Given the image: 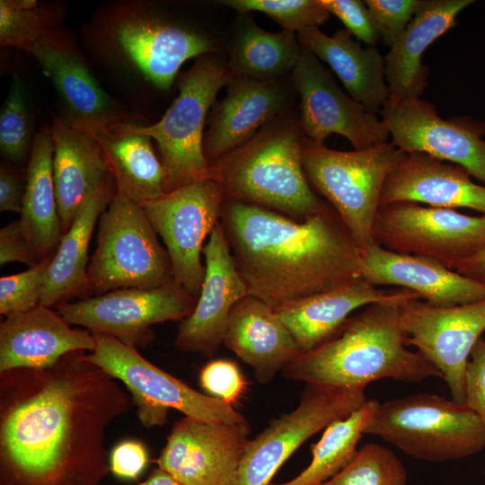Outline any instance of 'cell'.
<instances>
[{"label": "cell", "instance_id": "5bb4252c", "mask_svg": "<svg viewBox=\"0 0 485 485\" xmlns=\"http://www.w3.org/2000/svg\"><path fill=\"white\" fill-rule=\"evenodd\" d=\"M400 322L406 346L437 368L452 400L464 402L466 366L485 333V299L448 307L409 299L400 304Z\"/></svg>", "mask_w": 485, "mask_h": 485}, {"label": "cell", "instance_id": "1f68e13d", "mask_svg": "<svg viewBox=\"0 0 485 485\" xmlns=\"http://www.w3.org/2000/svg\"><path fill=\"white\" fill-rule=\"evenodd\" d=\"M54 146L49 128L35 137L25 177V193L17 220L42 261L52 257L63 236L53 178Z\"/></svg>", "mask_w": 485, "mask_h": 485}, {"label": "cell", "instance_id": "83f0119b", "mask_svg": "<svg viewBox=\"0 0 485 485\" xmlns=\"http://www.w3.org/2000/svg\"><path fill=\"white\" fill-rule=\"evenodd\" d=\"M53 178L62 234L90 196L111 176L100 146L85 133L53 116Z\"/></svg>", "mask_w": 485, "mask_h": 485}, {"label": "cell", "instance_id": "30bf717a", "mask_svg": "<svg viewBox=\"0 0 485 485\" xmlns=\"http://www.w3.org/2000/svg\"><path fill=\"white\" fill-rule=\"evenodd\" d=\"M374 241L386 250L433 259L455 270L485 248V215L409 201L391 203L378 210Z\"/></svg>", "mask_w": 485, "mask_h": 485}, {"label": "cell", "instance_id": "bcb514c9", "mask_svg": "<svg viewBox=\"0 0 485 485\" xmlns=\"http://www.w3.org/2000/svg\"><path fill=\"white\" fill-rule=\"evenodd\" d=\"M25 185L13 170L1 165L0 168V210L21 213Z\"/></svg>", "mask_w": 485, "mask_h": 485}, {"label": "cell", "instance_id": "f1b7e54d", "mask_svg": "<svg viewBox=\"0 0 485 485\" xmlns=\"http://www.w3.org/2000/svg\"><path fill=\"white\" fill-rule=\"evenodd\" d=\"M296 35L302 47L329 65L354 100L370 113L381 112L389 99V88L384 57L375 46L362 48L346 29L328 36L319 27H310Z\"/></svg>", "mask_w": 485, "mask_h": 485}, {"label": "cell", "instance_id": "ffe728a7", "mask_svg": "<svg viewBox=\"0 0 485 485\" xmlns=\"http://www.w3.org/2000/svg\"><path fill=\"white\" fill-rule=\"evenodd\" d=\"M114 35L121 49L156 87L171 89L188 59L218 51L205 33L151 16H130L117 23Z\"/></svg>", "mask_w": 485, "mask_h": 485}, {"label": "cell", "instance_id": "6da1fadb", "mask_svg": "<svg viewBox=\"0 0 485 485\" xmlns=\"http://www.w3.org/2000/svg\"><path fill=\"white\" fill-rule=\"evenodd\" d=\"M86 354L0 372V485H100L110 472L106 431L134 404Z\"/></svg>", "mask_w": 485, "mask_h": 485}, {"label": "cell", "instance_id": "7c38bea8", "mask_svg": "<svg viewBox=\"0 0 485 485\" xmlns=\"http://www.w3.org/2000/svg\"><path fill=\"white\" fill-rule=\"evenodd\" d=\"M366 400L365 389L306 384L293 410L249 439L235 485H270L278 469L306 440L348 416Z\"/></svg>", "mask_w": 485, "mask_h": 485}, {"label": "cell", "instance_id": "5b68a950", "mask_svg": "<svg viewBox=\"0 0 485 485\" xmlns=\"http://www.w3.org/2000/svg\"><path fill=\"white\" fill-rule=\"evenodd\" d=\"M365 434L417 460L458 461L485 448V428L464 403L430 392L379 402Z\"/></svg>", "mask_w": 485, "mask_h": 485}, {"label": "cell", "instance_id": "f546056e", "mask_svg": "<svg viewBox=\"0 0 485 485\" xmlns=\"http://www.w3.org/2000/svg\"><path fill=\"white\" fill-rule=\"evenodd\" d=\"M116 191L111 175L90 196L71 227L63 234L48 268L40 304L56 308L75 298L91 297L93 292L87 276L90 241L97 219Z\"/></svg>", "mask_w": 485, "mask_h": 485}, {"label": "cell", "instance_id": "9c48e42d", "mask_svg": "<svg viewBox=\"0 0 485 485\" xmlns=\"http://www.w3.org/2000/svg\"><path fill=\"white\" fill-rule=\"evenodd\" d=\"M92 333L95 347L87 359L123 384L145 428L164 425L172 409L211 424L248 423L233 406L191 388L151 363L137 348L108 334Z\"/></svg>", "mask_w": 485, "mask_h": 485}, {"label": "cell", "instance_id": "ac0fdd59", "mask_svg": "<svg viewBox=\"0 0 485 485\" xmlns=\"http://www.w3.org/2000/svg\"><path fill=\"white\" fill-rule=\"evenodd\" d=\"M205 278L192 313L179 325L173 346L181 352L211 357L216 353L234 304L248 290L234 260L220 221L202 251Z\"/></svg>", "mask_w": 485, "mask_h": 485}, {"label": "cell", "instance_id": "e0dca14e", "mask_svg": "<svg viewBox=\"0 0 485 485\" xmlns=\"http://www.w3.org/2000/svg\"><path fill=\"white\" fill-rule=\"evenodd\" d=\"M250 433L249 422L211 424L183 417L174 423L155 463L184 485H235Z\"/></svg>", "mask_w": 485, "mask_h": 485}, {"label": "cell", "instance_id": "d6986e66", "mask_svg": "<svg viewBox=\"0 0 485 485\" xmlns=\"http://www.w3.org/2000/svg\"><path fill=\"white\" fill-rule=\"evenodd\" d=\"M291 77L262 81L233 76L213 105L203 151L209 164L250 140L264 126L292 110Z\"/></svg>", "mask_w": 485, "mask_h": 485}, {"label": "cell", "instance_id": "484cf974", "mask_svg": "<svg viewBox=\"0 0 485 485\" xmlns=\"http://www.w3.org/2000/svg\"><path fill=\"white\" fill-rule=\"evenodd\" d=\"M223 344L252 368L260 384L271 382L302 353L275 310L251 295L233 307Z\"/></svg>", "mask_w": 485, "mask_h": 485}, {"label": "cell", "instance_id": "4fadbf2b", "mask_svg": "<svg viewBox=\"0 0 485 485\" xmlns=\"http://www.w3.org/2000/svg\"><path fill=\"white\" fill-rule=\"evenodd\" d=\"M197 299L173 279L153 288L117 289L60 304L56 310L69 324L137 348L153 340V325L188 317Z\"/></svg>", "mask_w": 485, "mask_h": 485}, {"label": "cell", "instance_id": "9a60e30c", "mask_svg": "<svg viewBox=\"0 0 485 485\" xmlns=\"http://www.w3.org/2000/svg\"><path fill=\"white\" fill-rule=\"evenodd\" d=\"M290 77L300 97L298 121L311 143L323 146L332 134L345 137L355 150L388 142L391 136L384 121L345 93L307 48L302 47Z\"/></svg>", "mask_w": 485, "mask_h": 485}, {"label": "cell", "instance_id": "7dc6e473", "mask_svg": "<svg viewBox=\"0 0 485 485\" xmlns=\"http://www.w3.org/2000/svg\"><path fill=\"white\" fill-rule=\"evenodd\" d=\"M455 270L480 284L485 285V248L460 264Z\"/></svg>", "mask_w": 485, "mask_h": 485}, {"label": "cell", "instance_id": "f35d334b", "mask_svg": "<svg viewBox=\"0 0 485 485\" xmlns=\"http://www.w3.org/2000/svg\"><path fill=\"white\" fill-rule=\"evenodd\" d=\"M53 257V256H52ZM52 257L29 269L0 278V313L5 317L27 312L40 304Z\"/></svg>", "mask_w": 485, "mask_h": 485}, {"label": "cell", "instance_id": "cb8c5ba5", "mask_svg": "<svg viewBox=\"0 0 485 485\" xmlns=\"http://www.w3.org/2000/svg\"><path fill=\"white\" fill-rule=\"evenodd\" d=\"M413 298L420 296L406 288H380L359 278L274 310L304 353L335 336L357 309L375 303L401 304Z\"/></svg>", "mask_w": 485, "mask_h": 485}, {"label": "cell", "instance_id": "3957f363", "mask_svg": "<svg viewBox=\"0 0 485 485\" xmlns=\"http://www.w3.org/2000/svg\"><path fill=\"white\" fill-rule=\"evenodd\" d=\"M400 304L366 305L331 340L301 353L282 370L283 375L305 384L348 389H366L386 378L406 383L442 378L436 366L406 346Z\"/></svg>", "mask_w": 485, "mask_h": 485}, {"label": "cell", "instance_id": "4dcf8cb0", "mask_svg": "<svg viewBox=\"0 0 485 485\" xmlns=\"http://www.w3.org/2000/svg\"><path fill=\"white\" fill-rule=\"evenodd\" d=\"M31 54L53 82L72 114L70 122L110 123L119 120L110 96L84 63L52 34L28 46Z\"/></svg>", "mask_w": 485, "mask_h": 485}, {"label": "cell", "instance_id": "4316f807", "mask_svg": "<svg viewBox=\"0 0 485 485\" xmlns=\"http://www.w3.org/2000/svg\"><path fill=\"white\" fill-rule=\"evenodd\" d=\"M101 147L117 190L138 204L170 191L167 172L154 152L151 138L120 120L69 122Z\"/></svg>", "mask_w": 485, "mask_h": 485}, {"label": "cell", "instance_id": "681fc988", "mask_svg": "<svg viewBox=\"0 0 485 485\" xmlns=\"http://www.w3.org/2000/svg\"><path fill=\"white\" fill-rule=\"evenodd\" d=\"M484 474H485V472H484Z\"/></svg>", "mask_w": 485, "mask_h": 485}, {"label": "cell", "instance_id": "7402d4cb", "mask_svg": "<svg viewBox=\"0 0 485 485\" xmlns=\"http://www.w3.org/2000/svg\"><path fill=\"white\" fill-rule=\"evenodd\" d=\"M70 325L57 311L40 304L5 317L0 323V372L44 369L68 353L93 351V333Z\"/></svg>", "mask_w": 485, "mask_h": 485}, {"label": "cell", "instance_id": "8fae6325", "mask_svg": "<svg viewBox=\"0 0 485 485\" xmlns=\"http://www.w3.org/2000/svg\"><path fill=\"white\" fill-rule=\"evenodd\" d=\"M225 198L217 181L199 178L141 204L165 244L173 279L196 298L206 273L204 242L220 221Z\"/></svg>", "mask_w": 485, "mask_h": 485}, {"label": "cell", "instance_id": "7a4b0ae2", "mask_svg": "<svg viewBox=\"0 0 485 485\" xmlns=\"http://www.w3.org/2000/svg\"><path fill=\"white\" fill-rule=\"evenodd\" d=\"M220 223L248 295L273 309L361 278V249L330 204L295 219L225 196Z\"/></svg>", "mask_w": 485, "mask_h": 485}, {"label": "cell", "instance_id": "ab89813d", "mask_svg": "<svg viewBox=\"0 0 485 485\" xmlns=\"http://www.w3.org/2000/svg\"><path fill=\"white\" fill-rule=\"evenodd\" d=\"M198 379L207 395L233 407L240 401L248 387L238 365L226 358L207 362L201 368Z\"/></svg>", "mask_w": 485, "mask_h": 485}, {"label": "cell", "instance_id": "44dd1931", "mask_svg": "<svg viewBox=\"0 0 485 485\" xmlns=\"http://www.w3.org/2000/svg\"><path fill=\"white\" fill-rule=\"evenodd\" d=\"M361 278L375 287L409 289L438 307L485 299V285L433 259L392 251L375 243L361 250Z\"/></svg>", "mask_w": 485, "mask_h": 485}, {"label": "cell", "instance_id": "ba28073f", "mask_svg": "<svg viewBox=\"0 0 485 485\" xmlns=\"http://www.w3.org/2000/svg\"><path fill=\"white\" fill-rule=\"evenodd\" d=\"M143 207L117 190L99 218L97 246L87 269L96 295L153 288L173 280L169 254Z\"/></svg>", "mask_w": 485, "mask_h": 485}, {"label": "cell", "instance_id": "7bdbcfd3", "mask_svg": "<svg viewBox=\"0 0 485 485\" xmlns=\"http://www.w3.org/2000/svg\"><path fill=\"white\" fill-rule=\"evenodd\" d=\"M464 403L485 428V337L474 346L465 370Z\"/></svg>", "mask_w": 485, "mask_h": 485}, {"label": "cell", "instance_id": "c3c4849f", "mask_svg": "<svg viewBox=\"0 0 485 485\" xmlns=\"http://www.w3.org/2000/svg\"><path fill=\"white\" fill-rule=\"evenodd\" d=\"M137 485H184L160 468H155L149 476Z\"/></svg>", "mask_w": 485, "mask_h": 485}, {"label": "cell", "instance_id": "277c9868", "mask_svg": "<svg viewBox=\"0 0 485 485\" xmlns=\"http://www.w3.org/2000/svg\"><path fill=\"white\" fill-rule=\"evenodd\" d=\"M307 141L298 115L290 110L212 163L209 178L227 198L304 219L329 204L306 178L303 152Z\"/></svg>", "mask_w": 485, "mask_h": 485}, {"label": "cell", "instance_id": "2e32d148", "mask_svg": "<svg viewBox=\"0 0 485 485\" xmlns=\"http://www.w3.org/2000/svg\"><path fill=\"white\" fill-rule=\"evenodd\" d=\"M380 115L397 148L459 165L485 185V119H444L432 102L420 98L387 101Z\"/></svg>", "mask_w": 485, "mask_h": 485}, {"label": "cell", "instance_id": "d6a6232c", "mask_svg": "<svg viewBox=\"0 0 485 485\" xmlns=\"http://www.w3.org/2000/svg\"><path fill=\"white\" fill-rule=\"evenodd\" d=\"M301 49L296 33L265 31L250 13H240L228 42L226 63L234 76L278 80L291 75Z\"/></svg>", "mask_w": 485, "mask_h": 485}, {"label": "cell", "instance_id": "603a6c76", "mask_svg": "<svg viewBox=\"0 0 485 485\" xmlns=\"http://www.w3.org/2000/svg\"><path fill=\"white\" fill-rule=\"evenodd\" d=\"M405 201L450 209L465 207L485 215V185L475 183L459 165L424 153H410L386 178L380 207Z\"/></svg>", "mask_w": 485, "mask_h": 485}, {"label": "cell", "instance_id": "b9f144b4", "mask_svg": "<svg viewBox=\"0 0 485 485\" xmlns=\"http://www.w3.org/2000/svg\"><path fill=\"white\" fill-rule=\"evenodd\" d=\"M331 14L337 16L357 40L370 47L380 40L372 23L365 1L361 0H321Z\"/></svg>", "mask_w": 485, "mask_h": 485}, {"label": "cell", "instance_id": "d590c367", "mask_svg": "<svg viewBox=\"0 0 485 485\" xmlns=\"http://www.w3.org/2000/svg\"><path fill=\"white\" fill-rule=\"evenodd\" d=\"M55 18L36 0L0 1V44L24 50L35 41L52 34Z\"/></svg>", "mask_w": 485, "mask_h": 485}, {"label": "cell", "instance_id": "f6af8a7d", "mask_svg": "<svg viewBox=\"0 0 485 485\" xmlns=\"http://www.w3.org/2000/svg\"><path fill=\"white\" fill-rule=\"evenodd\" d=\"M11 262H22L30 268L41 262L17 220L0 230V265Z\"/></svg>", "mask_w": 485, "mask_h": 485}, {"label": "cell", "instance_id": "836d02e7", "mask_svg": "<svg viewBox=\"0 0 485 485\" xmlns=\"http://www.w3.org/2000/svg\"><path fill=\"white\" fill-rule=\"evenodd\" d=\"M379 401H366L348 416L338 419L323 430L322 437L312 446L310 463L295 478L270 485H321L357 455V445L372 421Z\"/></svg>", "mask_w": 485, "mask_h": 485}, {"label": "cell", "instance_id": "e575fe53", "mask_svg": "<svg viewBox=\"0 0 485 485\" xmlns=\"http://www.w3.org/2000/svg\"><path fill=\"white\" fill-rule=\"evenodd\" d=\"M407 480L404 464L391 449L368 443L346 467L321 485H406Z\"/></svg>", "mask_w": 485, "mask_h": 485}, {"label": "cell", "instance_id": "74e56055", "mask_svg": "<svg viewBox=\"0 0 485 485\" xmlns=\"http://www.w3.org/2000/svg\"><path fill=\"white\" fill-rule=\"evenodd\" d=\"M31 119L21 82L13 81L0 112V149L13 162H22L31 152Z\"/></svg>", "mask_w": 485, "mask_h": 485}, {"label": "cell", "instance_id": "8992f818", "mask_svg": "<svg viewBox=\"0 0 485 485\" xmlns=\"http://www.w3.org/2000/svg\"><path fill=\"white\" fill-rule=\"evenodd\" d=\"M406 154L391 141L346 152L308 140L304 148L303 166L310 185L335 209L361 250L375 243L384 182Z\"/></svg>", "mask_w": 485, "mask_h": 485}, {"label": "cell", "instance_id": "52a82bcc", "mask_svg": "<svg viewBox=\"0 0 485 485\" xmlns=\"http://www.w3.org/2000/svg\"><path fill=\"white\" fill-rule=\"evenodd\" d=\"M218 51L197 57L180 79L179 95L156 123L134 131L155 140L169 179L170 191L199 178H209L210 164L203 151L207 113L219 91L233 77Z\"/></svg>", "mask_w": 485, "mask_h": 485}, {"label": "cell", "instance_id": "60d3db41", "mask_svg": "<svg viewBox=\"0 0 485 485\" xmlns=\"http://www.w3.org/2000/svg\"><path fill=\"white\" fill-rule=\"evenodd\" d=\"M422 0H365L372 23L390 48L402 34Z\"/></svg>", "mask_w": 485, "mask_h": 485}, {"label": "cell", "instance_id": "d4e9b609", "mask_svg": "<svg viewBox=\"0 0 485 485\" xmlns=\"http://www.w3.org/2000/svg\"><path fill=\"white\" fill-rule=\"evenodd\" d=\"M473 0H422L402 34L384 56L388 101L419 98L428 85L429 68L422 63L426 49L456 27L457 15Z\"/></svg>", "mask_w": 485, "mask_h": 485}, {"label": "cell", "instance_id": "8d00e7d4", "mask_svg": "<svg viewBox=\"0 0 485 485\" xmlns=\"http://www.w3.org/2000/svg\"><path fill=\"white\" fill-rule=\"evenodd\" d=\"M219 3L241 14L263 13L284 31L295 33L319 27L331 16L321 0H224Z\"/></svg>", "mask_w": 485, "mask_h": 485}, {"label": "cell", "instance_id": "ee69618b", "mask_svg": "<svg viewBox=\"0 0 485 485\" xmlns=\"http://www.w3.org/2000/svg\"><path fill=\"white\" fill-rule=\"evenodd\" d=\"M148 461L149 453L144 443L137 439H125L118 443L110 454V471L118 479L137 480Z\"/></svg>", "mask_w": 485, "mask_h": 485}]
</instances>
